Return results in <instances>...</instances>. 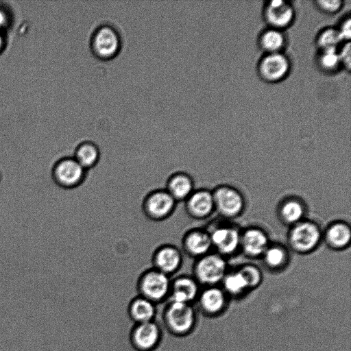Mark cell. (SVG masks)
Instances as JSON below:
<instances>
[{
    "mask_svg": "<svg viewBox=\"0 0 351 351\" xmlns=\"http://www.w3.org/2000/svg\"><path fill=\"white\" fill-rule=\"evenodd\" d=\"M92 53L98 59L108 60L119 54L122 38L119 30L110 23H101L93 30L89 41Z\"/></svg>",
    "mask_w": 351,
    "mask_h": 351,
    "instance_id": "obj_1",
    "label": "cell"
},
{
    "mask_svg": "<svg viewBox=\"0 0 351 351\" xmlns=\"http://www.w3.org/2000/svg\"><path fill=\"white\" fill-rule=\"evenodd\" d=\"M86 170L73 156L58 158L51 167V178L55 184L65 191L80 187L86 180Z\"/></svg>",
    "mask_w": 351,
    "mask_h": 351,
    "instance_id": "obj_2",
    "label": "cell"
},
{
    "mask_svg": "<svg viewBox=\"0 0 351 351\" xmlns=\"http://www.w3.org/2000/svg\"><path fill=\"white\" fill-rule=\"evenodd\" d=\"M171 277L151 267L136 278V285L141 296L154 303L165 300L169 295Z\"/></svg>",
    "mask_w": 351,
    "mask_h": 351,
    "instance_id": "obj_3",
    "label": "cell"
},
{
    "mask_svg": "<svg viewBox=\"0 0 351 351\" xmlns=\"http://www.w3.org/2000/svg\"><path fill=\"white\" fill-rule=\"evenodd\" d=\"M178 202L165 188H158L149 191L143 197L141 209L150 221H163L175 212Z\"/></svg>",
    "mask_w": 351,
    "mask_h": 351,
    "instance_id": "obj_4",
    "label": "cell"
},
{
    "mask_svg": "<svg viewBox=\"0 0 351 351\" xmlns=\"http://www.w3.org/2000/svg\"><path fill=\"white\" fill-rule=\"evenodd\" d=\"M258 76L268 83H277L289 74L291 64L289 58L282 51L264 53L257 63Z\"/></svg>",
    "mask_w": 351,
    "mask_h": 351,
    "instance_id": "obj_5",
    "label": "cell"
},
{
    "mask_svg": "<svg viewBox=\"0 0 351 351\" xmlns=\"http://www.w3.org/2000/svg\"><path fill=\"white\" fill-rule=\"evenodd\" d=\"M226 263L217 254H206L197 258L193 276L199 284L213 285L221 280L225 274Z\"/></svg>",
    "mask_w": 351,
    "mask_h": 351,
    "instance_id": "obj_6",
    "label": "cell"
},
{
    "mask_svg": "<svg viewBox=\"0 0 351 351\" xmlns=\"http://www.w3.org/2000/svg\"><path fill=\"white\" fill-rule=\"evenodd\" d=\"M151 261L152 267L172 278L182 267L183 253L176 245L163 243L154 250Z\"/></svg>",
    "mask_w": 351,
    "mask_h": 351,
    "instance_id": "obj_7",
    "label": "cell"
},
{
    "mask_svg": "<svg viewBox=\"0 0 351 351\" xmlns=\"http://www.w3.org/2000/svg\"><path fill=\"white\" fill-rule=\"evenodd\" d=\"M165 317L170 330L179 335L189 332L195 323V312L192 304L169 302Z\"/></svg>",
    "mask_w": 351,
    "mask_h": 351,
    "instance_id": "obj_8",
    "label": "cell"
},
{
    "mask_svg": "<svg viewBox=\"0 0 351 351\" xmlns=\"http://www.w3.org/2000/svg\"><path fill=\"white\" fill-rule=\"evenodd\" d=\"M263 16L269 27L284 31L294 21L295 9L289 1H267L263 6Z\"/></svg>",
    "mask_w": 351,
    "mask_h": 351,
    "instance_id": "obj_9",
    "label": "cell"
},
{
    "mask_svg": "<svg viewBox=\"0 0 351 351\" xmlns=\"http://www.w3.org/2000/svg\"><path fill=\"white\" fill-rule=\"evenodd\" d=\"M199 294V283L193 276L177 275L171 278L169 302L193 304Z\"/></svg>",
    "mask_w": 351,
    "mask_h": 351,
    "instance_id": "obj_10",
    "label": "cell"
},
{
    "mask_svg": "<svg viewBox=\"0 0 351 351\" xmlns=\"http://www.w3.org/2000/svg\"><path fill=\"white\" fill-rule=\"evenodd\" d=\"M211 245L209 234L197 228L185 232L181 240L182 253L196 258L207 254Z\"/></svg>",
    "mask_w": 351,
    "mask_h": 351,
    "instance_id": "obj_11",
    "label": "cell"
},
{
    "mask_svg": "<svg viewBox=\"0 0 351 351\" xmlns=\"http://www.w3.org/2000/svg\"><path fill=\"white\" fill-rule=\"evenodd\" d=\"M320 232L317 226L311 222L296 225L290 234V242L298 251L305 252L314 248L319 242Z\"/></svg>",
    "mask_w": 351,
    "mask_h": 351,
    "instance_id": "obj_12",
    "label": "cell"
},
{
    "mask_svg": "<svg viewBox=\"0 0 351 351\" xmlns=\"http://www.w3.org/2000/svg\"><path fill=\"white\" fill-rule=\"evenodd\" d=\"M184 202L187 215L196 219L206 217L215 207L213 193L205 189L194 190Z\"/></svg>",
    "mask_w": 351,
    "mask_h": 351,
    "instance_id": "obj_13",
    "label": "cell"
},
{
    "mask_svg": "<svg viewBox=\"0 0 351 351\" xmlns=\"http://www.w3.org/2000/svg\"><path fill=\"white\" fill-rule=\"evenodd\" d=\"M215 207L223 215L231 217L239 214L243 208L241 195L236 190L223 186L213 193Z\"/></svg>",
    "mask_w": 351,
    "mask_h": 351,
    "instance_id": "obj_14",
    "label": "cell"
},
{
    "mask_svg": "<svg viewBox=\"0 0 351 351\" xmlns=\"http://www.w3.org/2000/svg\"><path fill=\"white\" fill-rule=\"evenodd\" d=\"M165 189L178 203L184 202L195 190L194 181L185 171H174L168 176Z\"/></svg>",
    "mask_w": 351,
    "mask_h": 351,
    "instance_id": "obj_15",
    "label": "cell"
},
{
    "mask_svg": "<svg viewBox=\"0 0 351 351\" xmlns=\"http://www.w3.org/2000/svg\"><path fill=\"white\" fill-rule=\"evenodd\" d=\"M160 337L158 326L154 321H150L137 324L132 332V339L138 349L147 351L156 346Z\"/></svg>",
    "mask_w": 351,
    "mask_h": 351,
    "instance_id": "obj_16",
    "label": "cell"
},
{
    "mask_svg": "<svg viewBox=\"0 0 351 351\" xmlns=\"http://www.w3.org/2000/svg\"><path fill=\"white\" fill-rule=\"evenodd\" d=\"M195 302L204 314L213 317L224 309L226 297L219 288L209 287L199 292Z\"/></svg>",
    "mask_w": 351,
    "mask_h": 351,
    "instance_id": "obj_17",
    "label": "cell"
},
{
    "mask_svg": "<svg viewBox=\"0 0 351 351\" xmlns=\"http://www.w3.org/2000/svg\"><path fill=\"white\" fill-rule=\"evenodd\" d=\"M211 243L223 254H230L238 247L240 236L238 231L232 228H219L209 234Z\"/></svg>",
    "mask_w": 351,
    "mask_h": 351,
    "instance_id": "obj_18",
    "label": "cell"
},
{
    "mask_svg": "<svg viewBox=\"0 0 351 351\" xmlns=\"http://www.w3.org/2000/svg\"><path fill=\"white\" fill-rule=\"evenodd\" d=\"M286 40L284 31L267 27L260 33L258 45L264 53L282 52Z\"/></svg>",
    "mask_w": 351,
    "mask_h": 351,
    "instance_id": "obj_19",
    "label": "cell"
},
{
    "mask_svg": "<svg viewBox=\"0 0 351 351\" xmlns=\"http://www.w3.org/2000/svg\"><path fill=\"white\" fill-rule=\"evenodd\" d=\"M72 156L88 171L98 164L101 152L97 143L92 141H84L77 145Z\"/></svg>",
    "mask_w": 351,
    "mask_h": 351,
    "instance_id": "obj_20",
    "label": "cell"
},
{
    "mask_svg": "<svg viewBox=\"0 0 351 351\" xmlns=\"http://www.w3.org/2000/svg\"><path fill=\"white\" fill-rule=\"evenodd\" d=\"M245 252L251 256H258L265 252L267 248V237L258 229H249L245 232L241 239Z\"/></svg>",
    "mask_w": 351,
    "mask_h": 351,
    "instance_id": "obj_21",
    "label": "cell"
},
{
    "mask_svg": "<svg viewBox=\"0 0 351 351\" xmlns=\"http://www.w3.org/2000/svg\"><path fill=\"white\" fill-rule=\"evenodd\" d=\"M130 313L137 323L153 321L155 317V303L142 296L134 299L130 306Z\"/></svg>",
    "mask_w": 351,
    "mask_h": 351,
    "instance_id": "obj_22",
    "label": "cell"
},
{
    "mask_svg": "<svg viewBox=\"0 0 351 351\" xmlns=\"http://www.w3.org/2000/svg\"><path fill=\"white\" fill-rule=\"evenodd\" d=\"M344 43L336 27H326L317 34L315 44L318 50L338 49Z\"/></svg>",
    "mask_w": 351,
    "mask_h": 351,
    "instance_id": "obj_23",
    "label": "cell"
},
{
    "mask_svg": "<svg viewBox=\"0 0 351 351\" xmlns=\"http://www.w3.org/2000/svg\"><path fill=\"white\" fill-rule=\"evenodd\" d=\"M316 64L319 70L328 74L334 73L342 68L338 49L318 50Z\"/></svg>",
    "mask_w": 351,
    "mask_h": 351,
    "instance_id": "obj_24",
    "label": "cell"
},
{
    "mask_svg": "<svg viewBox=\"0 0 351 351\" xmlns=\"http://www.w3.org/2000/svg\"><path fill=\"white\" fill-rule=\"evenodd\" d=\"M351 232L349 226L343 223L332 225L326 233L328 243L334 247L341 248L346 246L350 240Z\"/></svg>",
    "mask_w": 351,
    "mask_h": 351,
    "instance_id": "obj_25",
    "label": "cell"
},
{
    "mask_svg": "<svg viewBox=\"0 0 351 351\" xmlns=\"http://www.w3.org/2000/svg\"><path fill=\"white\" fill-rule=\"evenodd\" d=\"M223 284L226 290L234 295L241 294L249 288L247 280L240 271L227 276L224 278Z\"/></svg>",
    "mask_w": 351,
    "mask_h": 351,
    "instance_id": "obj_26",
    "label": "cell"
},
{
    "mask_svg": "<svg viewBox=\"0 0 351 351\" xmlns=\"http://www.w3.org/2000/svg\"><path fill=\"white\" fill-rule=\"evenodd\" d=\"M304 209L301 204L295 200L285 203L281 208V215L287 223H295L302 217Z\"/></svg>",
    "mask_w": 351,
    "mask_h": 351,
    "instance_id": "obj_27",
    "label": "cell"
},
{
    "mask_svg": "<svg viewBox=\"0 0 351 351\" xmlns=\"http://www.w3.org/2000/svg\"><path fill=\"white\" fill-rule=\"evenodd\" d=\"M264 254L265 262L272 267H279L285 260L284 250L278 247L267 248Z\"/></svg>",
    "mask_w": 351,
    "mask_h": 351,
    "instance_id": "obj_28",
    "label": "cell"
},
{
    "mask_svg": "<svg viewBox=\"0 0 351 351\" xmlns=\"http://www.w3.org/2000/svg\"><path fill=\"white\" fill-rule=\"evenodd\" d=\"M317 9L326 14H334L343 7V2L341 0H317L315 1Z\"/></svg>",
    "mask_w": 351,
    "mask_h": 351,
    "instance_id": "obj_29",
    "label": "cell"
},
{
    "mask_svg": "<svg viewBox=\"0 0 351 351\" xmlns=\"http://www.w3.org/2000/svg\"><path fill=\"white\" fill-rule=\"evenodd\" d=\"M247 280L248 287L252 288L256 287L261 281V273L259 270L253 266H246L240 270Z\"/></svg>",
    "mask_w": 351,
    "mask_h": 351,
    "instance_id": "obj_30",
    "label": "cell"
},
{
    "mask_svg": "<svg viewBox=\"0 0 351 351\" xmlns=\"http://www.w3.org/2000/svg\"><path fill=\"white\" fill-rule=\"evenodd\" d=\"M338 53L341 64V67L347 71H350L351 66V49L350 42H344L338 49Z\"/></svg>",
    "mask_w": 351,
    "mask_h": 351,
    "instance_id": "obj_31",
    "label": "cell"
},
{
    "mask_svg": "<svg viewBox=\"0 0 351 351\" xmlns=\"http://www.w3.org/2000/svg\"><path fill=\"white\" fill-rule=\"evenodd\" d=\"M343 41L349 42L351 36V20L350 16L344 17L336 27Z\"/></svg>",
    "mask_w": 351,
    "mask_h": 351,
    "instance_id": "obj_32",
    "label": "cell"
},
{
    "mask_svg": "<svg viewBox=\"0 0 351 351\" xmlns=\"http://www.w3.org/2000/svg\"><path fill=\"white\" fill-rule=\"evenodd\" d=\"M10 23V16L3 8L0 7V32L5 33Z\"/></svg>",
    "mask_w": 351,
    "mask_h": 351,
    "instance_id": "obj_33",
    "label": "cell"
},
{
    "mask_svg": "<svg viewBox=\"0 0 351 351\" xmlns=\"http://www.w3.org/2000/svg\"><path fill=\"white\" fill-rule=\"evenodd\" d=\"M6 38L5 33L0 32V54L3 53L6 47Z\"/></svg>",
    "mask_w": 351,
    "mask_h": 351,
    "instance_id": "obj_34",
    "label": "cell"
},
{
    "mask_svg": "<svg viewBox=\"0 0 351 351\" xmlns=\"http://www.w3.org/2000/svg\"><path fill=\"white\" fill-rule=\"evenodd\" d=\"M1 173H0V182H1Z\"/></svg>",
    "mask_w": 351,
    "mask_h": 351,
    "instance_id": "obj_35",
    "label": "cell"
}]
</instances>
